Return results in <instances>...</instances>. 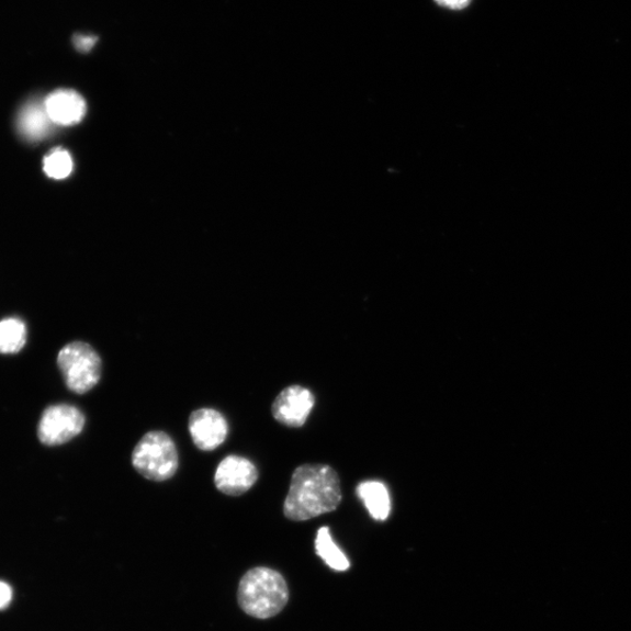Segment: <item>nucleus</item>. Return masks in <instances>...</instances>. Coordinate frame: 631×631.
<instances>
[{
  "label": "nucleus",
  "mask_w": 631,
  "mask_h": 631,
  "mask_svg": "<svg viewBox=\"0 0 631 631\" xmlns=\"http://www.w3.org/2000/svg\"><path fill=\"white\" fill-rule=\"evenodd\" d=\"M340 502V482L334 469L304 464L293 474L283 511L288 519L304 521L335 511Z\"/></svg>",
  "instance_id": "1"
},
{
  "label": "nucleus",
  "mask_w": 631,
  "mask_h": 631,
  "mask_svg": "<svg viewBox=\"0 0 631 631\" xmlns=\"http://www.w3.org/2000/svg\"><path fill=\"white\" fill-rule=\"evenodd\" d=\"M238 601L246 615L266 620L280 615L290 601V589L279 572L257 567L243 576Z\"/></svg>",
  "instance_id": "2"
},
{
  "label": "nucleus",
  "mask_w": 631,
  "mask_h": 631,
  "mask_svg": "<svg viewBox=\"0 0 631 631\" xmlns=\"http://www.w3.org/2000/svg\"><path fill=\"white\" fill-rule=\"evenodd\" d=\"M132 462L135 471L144 478L168 481L176 475L179 466L176 443L165 431H149L136 444Z\"/></svg>",
  "instance_id": "3"
},
{
  "label": "nucleus",
  "mask_w": 631,
  "mask_h": 631,
  "mask_svg": "<svg viewBox=\"0 0 631 631\" xmlns=\"http://www.w3.org/2000/svg\"><path fill=\"white\" fill-rule=\"evenodd\" d=\"M58 367L67 388L76 394L92 391L102 374L101 357L84 341H74L65 346L58 354Z\"/></svg>",
  "instance_id": "4"
},
{
  "label": "nucleus",
  "mask_w": 631,
  "mask_h": 631,
  "mask_svg": "<svg viewBox=\"0 0 631 631\" xmlns=\"http://www.w3.org/2000/svg\"><path fill=\"white\" fill-rule=\"evenodd\" d=\"M84 425L83 413L76 406L53 405L43 413L38 438L45 446H61L80 436Z\"/></svg>",
  "instance_id": "5"
},
{
  "label": "nucleus",
  "mask_w": 631,
  "mask_h": 631,
  "mask_svg": "<svg viewBox=\"0 0 631 631\" xmlns=\"http://www.w3.org/2000/svg\"><path fill=\"white\" fill-rule=\"evenodd\" d=\"M258 478L255 463L243 457L229 455L216 467L214 484L221 493L238 497L249 492Z\"/></svg>",
  "instance_id": "6"
},
{
  "label": "nucleus",
  "mask_w": 631,
  "mask_h": 631,
  "mask_svg": "<svg viewBox=\"0 0 631 631\" xmlns=\"http://www.w3.org/2000/svg\"><path fill=\"white\" fill-rule=\"evenodd\" d=\"M189 430L198 449L203 450V452H212L226 441L229 427L221 412L213 408H201L191 414Z\"/></svg>",
  "instance_id": "7"
},
{
  "label": "nucleus",
  "mask_w": 631,
  "mask_h": 631,
  "mask_svg": "<svg viewBox=\"0 0 631 631\" xmlns=\"http://www.w3.org/2000/svg\"><path fill=\"white\" fill-rule=\"evenodd\" d=\"M315 406L314 394L305 387L294 385L284 388L272 406L274 419L288 427H301L308 420Z\"/></svg>",
  "instance_id": "8"
},
{
  "label": "nucleus",
  "mask_w": 631,
  "mask_h": 631,
  "mask_svg": "<svg viewBox=\"0 0 631 631\" xmlns=\"http://www.w3.org/2000/svg\"><path fill=\"white\" fill-rule=\"evenodd\" d=\"M49 119L56 125H74L86 115L87 105L83 98L71 89H59L45 99Z\"/></svg>",
  "instance_id": "9"
},
{
  "label": "nucleus",
  "mask_w": 631,
  "mask_h": 631,
  "mask_svg": "<svg viewBox=\"0 0 631 631\" xmlns=\"http://www.w3.org/2000/svg\"><path fill=\"white\" fill-rule=\"evenodd\" d=\"M54 123L48 116L45 102L30 101L18 115L16 126L21 135L31 140H42L52 131Z\"/></svg>",
  "instance_id": "10"
},
{
  "label": "nucleus",
  "mask_w": 631,
  "mask_h": 631,
  "mask_svg": "<svg viewBox=\"0 0 631 631\" xmlns=\"http://www.w3.org/2000/svg\"><path fill=\"white\" fill-rule=\"evenodd\" d=\"M357 494L375 520H386L391 515V497L386 485L379 481L359 484Z\"/></svg>",
  "instance_id": "11"
},
{
  "label": "nucleus",
  "mask_w": 631,
  "mask_h": 631,
  "mask_svg": "<svg viewBox=\"0 0 631 631\" xmlns=\"http://www.w3.org/2000/svg\"><path fill=\"white\" fill-rule=\"evenodd\" d=\"M316 553L322 561L337 572H346L350 568V562L333 539L328 528H320L315 540Z\"/></svg>",
  "instance_id": "12"
},
{
  "label": "nucleus",
  "mask_w": 631,
  "mask_h": 631,
  "mask_svg": "<svg viewBox=\"0 0 631 631\" xmlns=\"http://www.w3.org/2000/svg\"><path fill=\"white\" fill-rule=\"evenodd\" d=\"M26 324L15 317L0 322V353L12 354L22 351L26 345Z\"/></svg>",
  "instance_id": "13"
},
{
  "label": "nucleus",
  "mask_w": 631,
  "mask_h": 631,
  "mask_svg": "<svg viewBox=\"0 0 631 631\" xmlns=\"http://www.w3.org/2000/svg\"><path fill=\"white\" fill-rule=\"evenodd\" d=\"M74 158L64 149L50 151L44 159V171L53 179H65L74 171Z\"/></svg>",
  "instance_id": "14"
},
{
  "label": "nucleus",
  "mask_w": 631,
  "mask_h": 631,
  "mask_svg": "<svg viewBox=\"0 0 631 631\" xmlns=\"http://www.w3.org/2000/svg\"><path fill=\"white\" fill-rule=\"evenodd\" d=\"M98 42V37L94 35H77L75 38V45L80 52H89L92 49Z\"/></svg>",
  "instance_id": "15"
},
{
  "label": "nucleus",
  "mask_w": 631,
  "mask_h": 631,
  "mask_svg": "<svg viewBox=\"0 0 631 631\" xmlns=\"http://www.w3.org/2000/svg\"><path fill=\"white\" fill-rule=\"evenodd\" d=\"M436 3L450 10H463L472 3V0H436Z\"/></svg>",
  "instance_id": "16"
},
{
  "label": "nucleus",
  "mask_w": 631,
  "mask_h": 631,
  "mask_svg": "<svg viewBox=\"0 0 631 631\" xmlns=\"http://www.w3.org/2000/svg\"><path fill=\"white\" fill-rule=\"evenodd\" d=\"M12 600V589L11 587L0 582V609H4L9 606Z\"/></svg>",
  "instance_id": "17"
}]
</instances>
